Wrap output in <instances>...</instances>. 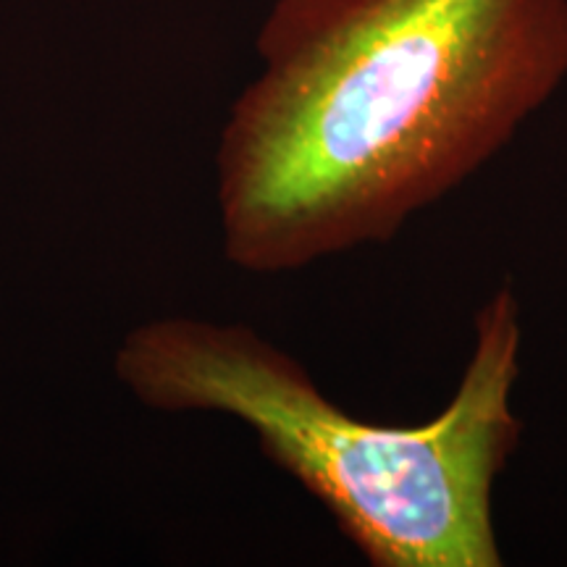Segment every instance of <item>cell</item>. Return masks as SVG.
<instances>
[{
	"label": "cell",
	"mask_w": 567,
	"mask_h": 567,
	"mask_svg": "<svg viewBox=\"0 0 567 567\" xmlns=\"http://www.w3.org/2000/svg\"><path fill=\"white\" fill-rule=\"evenodd\" d=\"M216 151L221 247L289 274L444 200L567 80V0H279Z\"/></svg>",
	"instance_id": "obj_1"
},
{
	"label": "cell",
	"mask_w": 567,
	"mask_h": 567,
	"mask_svg": "<svg viewBox=\"0 0 567 567\" xmlns=\"http://www.w3.org/2000/svg\"><path fill=\"white\" fill-rule=\"evenodd\" d=\"M520 300L502 284L473 318L471 358L431 421L384 425L323 394L295 354L245 323L166 316L134 326L118 381L158 413H218L321 502L373 567H502L494 486L523 439Z\"/></svg>",
	"instance_id": "obj_2"
}]
</instances>
